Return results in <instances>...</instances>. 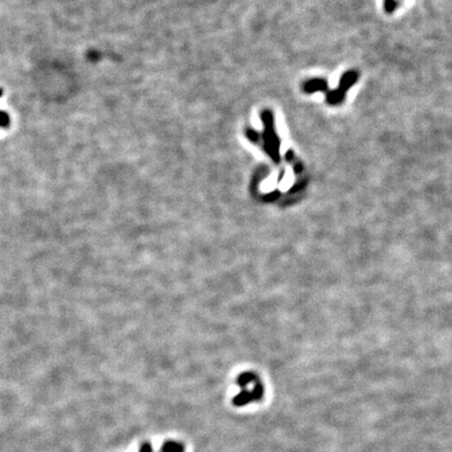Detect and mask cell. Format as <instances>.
<instances>
[{"mask_svg": "<svg viewBox=\"0 0 452 452\" xmlns=\"http://www.w3.org/2000/svg\"><path fill=\"white\" fill-rule=\"evenodd\" d=\"M10 125V116L3 111H0V127L6 128Z\"/></svg>", "mask_w": 452, "mask_h": 452, "instance_id": "obj_3", "label": "cell"}, {"mask_svg": "<svg viewBox=\"0 0 452 452\" xmlns=\"http://www.w3.org/2000/svg\"><path fill=\"white\" fill-rule=\"evenodd\" d=\"M2 93H3V91H2V89H1V88H0V97H1V95H2Z\"/></svg>", "mask_w": 452, "mask_h": 452, "instance_id": "obj_5", "label": "cell"}, {"mask_svg": "<svg viewBox=\"0 0 452 452\" xmlns=\"http://www.w3.org/2000/svg\"><path fill=\"white\" fill-rule=\"evenodd\" d=\"M261 397H262V388L261 386L258 385V386H255L253 392L252 393H241L239 396H237V397L234 399V404L237 406H243V405L247 404L248 402L260 399Z\"/></svg>", "mask_w": 452, "mask_h": 452, "instance_id": "obj_1", "label": "cell"}, {"mask_svg": "<svg viewBox=\"0 0 452 452\" xmlns=\"http://www.w3.org/2000/svg\"><path fill=\"white\" fill-rule=\"evenodd\" d=\"M140 452H152V447H151V445L148 444V443H145L144 444L143 446L141 447V450Z\"/></svg>", "mask_w": 452, "mask_h": 452, "instance_id": "obj_4", "label": "cell"}, {"mask_svg": "<svg viewBox=\"0 0 452 452\" xmlns=\"http://www.w3.org/2000/svg\"><path fill=\"white\" fill-rule=\"evenodd\" d=\"M182 450L181 445L175 442L165 443L163 447V452H182Z\"/></svg>", "mask_w": 452, "mask_h": 452, "instance_id": "obj_2", "label": "cell"}]
</instances>
